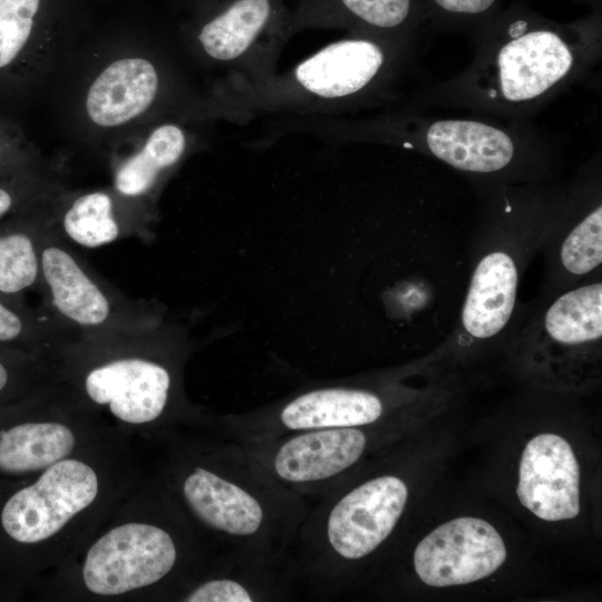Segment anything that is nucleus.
<instances>
[{
    "mask_svg": "<svg viewBox=\"0 0 602 602\" xmlns=\"http://www.w3.org/2000/svg\"><path fill=\"white\" fill-rule=\"evenodd\" d=\"M203 538L144 476L81 547L36 585L46 601H164L206 570Z\"/></svg>",
    "mask_w": 602,
    "mask_h": 602,
    "instance_id": "nucleus-1",
    "label": "nucleus"
},
{
    "mask_svg": "<svg viewBox=\"0 0 602 602\" xmlns=\"http://www.w3.org/2000/svg\"><path fill=\"white\" fill-rule=\"evenodd\" d=\"M522 505L544 521H563L580 512V467L571 445L541 434L525 446L516 488Z\"/></svg>",
    "mask_w": 602,
    "mask_h": 602,
    "instance_id": "nucleus-11",
    "label": "nucleus"
},
{
    "mask_svg": "<svg viewBox=\"0 0 602 602\" xmlns=\"http://www.w3.org/2000/svg\"><path fill=\"white\" fill-rule=\"evenodd\" d=\"M382 410L381 400L372 392L327 387L303 392L284 404L279 423L292 431L360 427L378 420Z\"/></svg>",
    "mask_w": 602,
    "mask_h": 602,
    "instance_id": "nucleus-17",
    "label": "nucleus"
},
{
    "mask_svg": "<svg viewBox=\"0 0 602 602\" xmlns=\"http://www.w3.org/2000/svg\"><path fill=\"white\" fill-rule=\"evenodd\" d=\"M168 600L184 602H251L253 589L234 577L206 569L176 589Z\"/></svg>",
    "mask_w": 602,
    "mask_h": 602,
    "instance_id": "nucleus-27",
    "label": "nucleus"
},
{
    "mask_svg": "<svg viewBox=\"0 0 602 602\" xmlns=\"http://www.w3.org/2000/svg\"><path fill=\"white\" fill-rule=\"evenodd\" d=\"M269 0H237L203 26L198 40L204 51L217 60L241 56L263 29L270 16Z\"/></svg>",
    "mask_w": 602,
    "mask_h": 602,
    "instance_id": "nucleus-22",
    "label": "nucleus"
},
{
    "mask_svg": "<svg viewBox=\"0 0 602 602\" xmlns=\"http://www.w3.org/2000/svg\"><path fill=\"white\" fill-rule=\"evenodd\" d=\"M583 52L563 32L516 19L502 36L479 48L466 75L467 89L488 107L531 106L571 80Z\"/></svg>",
    "mask_w": 602,
    "mask_h": 602,
    "instance_id": "nucleus-6",
    "label": "nucleus"
},
{
    "mask_svg": "<svg viewBox=\"0 0 602 602\" xmlns=\"http://www.w3.org/2000/svg\"><path fill=\"white\" fill-rule=\"evenodd\" d=\"M61 188V184L40 166L0 179V222Z\"/></svg>",
    "mask_w": 602,
    "mask_h": 602,
    "instance_id": "nucleus-25",
    "label": "nucleus"
},
{
    "mask_svg": "<svg viewBox=\"0 0 602 602\" xmlns=\"http://www.w3.org/2000/svg\"><path fill=\"white\" fill-rule=\"evenodd\" d=\"M154 208L119 195L113 187L67 192L55 197L50 223L71 245L97 249L125 240L154 239Z\"/></svg>",
    "mask_w": 602,
    "mask_h": 602,
    "instance_id": "nucleus-9",
    "label": "nucleus"
},
{
    "mask_svg": "<svg viewBox=\"0 0 602 602\" xmlns=\"http://www.w3.org/2000/svg\"><path fill=\"white\" fill-rule=\"evenodd\" d=\"M186 147L183 130L173 124L156 127L142 146L114 166L111 187L122 196L153 207L156 192Z\"/></svg>",
    "mask_w": 602,
    "mask_h": 602,
    "instance_id": "nucleus-18",
    "label": "nucleus"
},
{
    "mask_svg": "<svg viewBox=\"0 0 602 602\" xmlns=\"http://www.w3.org/2000/svg\"><path fill=\"white\" fill-rule=\"evenodd\" d=\"M155 478L203 540L249 538L265 527L263 499L239 482L212 448L176 445Z\"/></svg>",
    "mask_w": 602,
    "mask_h": 602,
    "instance_id": "nucleus-7",
    "label": "nucleus"
},
{
    "mask_svg": "<svg viewBox=\"0 0 602 602\" xmlns=\"http://www.w3.org/2000/svg\"><path fill=\"white\" fill-rule=\"evenodd\" d=\"M550 336L563 343L595 340L602 334V284L567 292L557 299L545 317Z\"/></svg>",
    "mask_w": 602,
    "mask_h": 602,
    "instance_id": "nucleus-23",
    "label": "nucleus"
},
{
    "mask_svg": "<svg viewBox=\"0 0 602 602\" xmlns=\"http://www.w3.org/2000/svg\"><path fill=\"white\" fill-rule=\"evenodd\" d=\"M155 66L138 56L108 64L90 82L85 97L88 119L101 128H117L140 117L158 91Z\"/></svg>",
    "mask_w": 602,
    "mask_h": 602,
    "instance_id": "nucleus-13",
    "label": "nucleus"
},
{
    "mask_svg": "<svg viewBox=\"0 0 602 602\" xmlns=\"http://www.w3.org/2000/svg\"><path fill=\"white\" fill-rule=\"evenodd\" d=\"M187 334L166 319L139 330L78 338L62 349L57 378L127 437H165L200 419L183 390Z\"/></svg>",
    "mask_w": 602,
    "mask_h": 602,
    "instance_id": "nucleus-3",
    "label": "nucleus"
},
{
    "mask_svg": "<svg viewBox=\"0 0 602 602\" xmlns=\"http://www.w3.org/2000/svg\"><path fill=\"white\" fill-rule=\"evenodd\" d=\"M383 62V51L377 43L365 39L342 40L305 59L295 75L307 90L324 98H338L363 89Z\"/></svg>",
    "mask_w": 602,
    "mask_h": 602,
    "instance_id": "nucleus-16",
    "label": "nucleus"
},
{
    "mask_svg": "<svg viewBox=\"0 0 602 602\" xmlns=\"http://www.w3.org/2000/svg\"><path fill=\"white\" fill-rule=\"evenodd\" d=\"M366 445V435L357 427L299 431L275 449L271 469L291 484L329 480L356 464Z\"/></svg>",
    "mask_w": 602,
    "mask_h": 602,
    "instance_id": "nucleus-12",
    "label": "nucleus"
},
{
    "mask_svg": "<svg viewBox=\"0 0 602 602\" xmlns=\"http://www.w3.org/2000/svg\"><path fill=\"white\" fill-rule=\"evenodd\" d=\"M72 340L42 309L0 293V347L59 360Z\"/></svg>",
    "mask_w": 602,
    "mask_h": 602,
    "instance_id": "nucleus-21",
    "label": "nucleus"
},
{
    "mask_svg": "<svg viewBox=\"0 0 602 602\" xmlns=\"http://www.w3.org/2000/svg\"><path fill=\"white\" fill-rule=\"evenodd\" d=\"M496 528L477 517L452 520L425 536L414 553V566L427 585H463L493 574L506 560Z\"/></svg>",
    "mask_w": 602,
    "mask_h": 602,
    "instance_id": "nucleus-8",
    "label": "nucleus"
},
{
    "mask_svg": "<svg viewBox=\"0 0 602 602\" xmlns=\"http://www.w3.org/2000/svg\"><path fill=\"white\" fill-rule=\"evenodd\" d=\"M41 0L0 3V93L20 89L31 71Z\"/></svg>",
    "mask_w": 602,
    "mask_h": 602,
    "instance_id": "nucleus-20",
    "label": "nucleus"
},
{
    "mask_svg": "<svg viewBox=\"0 0 602 602\" xmlns=\"http://www.w3.org/2000/svg\"><path fill=\"white\" fill-rule=\"evenodd\" d=\"M40 266L41 309L74 339L145 330L166 319L159 302L132 298L99 275L50 220Z\"/></svg>",
    "mask_w": 602,
    "mask_h": 602,
    "instance_id": "nucleus-5",
    "label": "nucleus"
},
{
    "mask_svg": "<svg viewBox=\"0 0 602 602\" xmlns=\"http://www.w3.org/2000/svg\"><path fill=\"white\" fill-rule=\"evenodd\" d=\"M517 271L509 255L495 252L477 265L463 309V324L476 338L496 334L515 303Z\"/></svg>",
    "mask_w": 602,
    "mask_h": 602,
    "instance_id": "nucleus-19",
    "label": "nucleus"
},
{
    "mask_svg": "<svg viewBox=\"0 0 602 602\" xmlns=\"http://www.w3.org/2000/svg\"><path fill=\"white\" fill-rule=\"evenodd\" d=\"M423 140L435 157L465 172L493 173L506 167L516 152L513 135L475 119H438L426 125Z\"/></svg>",
    "mask_w": 602,
    "mask_h": 602,
    "instance_id": "nucleus-14",
    "label": "nucleus"
},
{
    "mask_svg": "<svg viewBox=\"0 0 602 602\" xmlns=\"http://www.w3.org/2000/svg\"><path fill=\"white\" fill-rule=\"evenodd\" d=\"M407 498L406 484L392 475L372 478L344 494L326 517L329 552L348 561L372 553L395 528Z\"/></svg>",
    "mask_w": 602,
    "mask_h": 602,
    "instance_id": "nucleus-10",
    "label": "nucleus"
},
{
    "mask_svg": "<svg viewBox=\"0 0 602 602\" xmlns=\"http://www.w3.org/2000/svg\"><path fill=\"white\" fill-rule=\"evenodd\" d=\"M356 17L370 26L392 29L409 17L411 0H341Z\"/></svg>",
    "mask_w": 602,
    "mask_h": 602,
    "instance_id": "nucleus-29",
    "label": "nucleus"
},
{
    "mask_svg": "<svg viewBox=\"0 0 602 602\" xmlns=\"http://www.w3.org/2000/svg\"><path fill=\"white\" fill-rule=\"evenodd\" d=\"M58 360L0 347V407L57 378Z\"/></svg>",
    "mask_w": 602,
    "mask_h": 602,
    "instance_id": "nucleus-24",
    "label": "nucleus"
},
{
    "mask_svg": "<svg viewBox=\"0 0 602 602\" xmlns=\"http://www.w3.org/2000/svg\"><path fill=\"white\" fill-rule=\"evenodd\" d=\"M116 435L123 434L56 378L0 407V477L31 478Z\"/></svg>",
    "mask_w": 602,
    "mask_h": 602,
    "instance_id": "nucleus-4",
    "label": "nucleus"
},
{
    "mask_svg": "<svg viewBox=\"0 0 602 602\" xmlns=\"http://www.w3.org/2000/svg\"><path fill=\"white\" fill-rule=\"evenodd\" d=\"M38 166L33 149L19 128L0 117V179Z\"/></svg>",
    "mask_w": 602,
    "mask_h": 602,
    "instance_id": "nucleus-28",
    "label": "nucleus"
},
{
    "mask_svg": "<svg viewBox=\"0 0 602 602\" xmlns=\"http://www.w3.org/2000/svg\"><path fill=\"white\" fill-rule=\"evenodd\" d=\"M561 260L567 271L585 274L602 261V207L598 206L566 237Z\"/></svg>",
    "mask_w": 602,
    "mask_h": 602,
    "instance_id": "nucleus-26",
    "label": "nucleus"
},
{
    "mask_svg": "<svg viewBox=\"0 0 602 602\" xmlns=\"http://www.w3.org/2000/svg\"><path fill=\"white\" fill-rule=\"evenodd\" d=\"M61 190L0 222L1 294L19 300L29 292L39 294L41 237Z\"/></svg>",
    "mask_w": 602,
    "mask_h": 602,
    "instance_id": "nucleus-15",
    "label": "nucleus"
},
{
    "mask_svg": "<svg viewBox=\"0 0 602 602\" xmlns=\"http://www.w3.org/2000/svg\"><path fill=\"white\" fill-rule=\"evenodd\" d=\"M133 438L116 435L0 487V565L32 585L68 561L140 480Z\"/></svg>",
    "mask_w": 602,
    "mask_h": 602,
    "instance_id": "nucleus-2",
    "label": "nucleus"
},
{
    "mask_svg": "<svg viewBox=\"0 0 602 602\" xmlns=\"http://www.w3.org/2000/svg\"><path fill=\"white\" fill-rule=\"evenodd\" d=\"M443 11L459 16H477L488 11L496 0H433Z\"/></svg>",
    "mask_w": 602,
    "mask_h": 602,
    "instance_id": "nucleus-30",
    "label": "nucleus"
}]
</instances>
